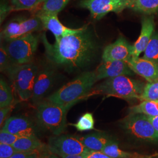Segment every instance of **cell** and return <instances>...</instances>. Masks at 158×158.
<instances>
[{
	"label": "cell",
	"instance_id": "603a6c76",
	"mask_svg": "<svg viewBox=\"0 0 158 158\" xmlns=\"http://www.w3.org/2000/svg\"><path fill=\"white\" fill-rule=\"evenodd\" d=\"M14 102L11 88L4 79L0 80V108L8 107Z\"/></svg>",
	"mask_w": 158,
	"mask_h": 158
},
{
	"label": "cell",
	"instance_id": "2e32d148",
	"mask_svg": "<svg viewBox=\"0 0 158 158\" xmlns=\"http://www.w3.org/2000/svg\"><path fill=\"white\" fill-rule=\"evenodd\" d=\"M54 81V72L50 68H44L39 70L34 85L31 100L35 105L43 100L50 90Z\"/></svg>",
	"mask_w": 158,
	"mask_h": 158
},
{
	"label": "cell",
	"instance_id": "4fadbf2b",
	"mask_svg": "<svg viewBox=\"0 0 158 158\" xmlns=\"http://www.w3.org/2000/svg\"><path fill=\"white\" fill-rule=\"evenodd\" d=\"M36 15L40 18L44 29H48L55 36V39L81 31L85 26L80 28H70L63 25L58 19L57 14H51L40 10Z\"/></svg>",
	"mask_w": 158,
	"mask_h": 158
},
{
	"label": "cell",
	"instance_id": "8fae6325",
	"mask_svg": "<svg viewBox=\"0 0 158 158\" xmlns=\"http://www.w3.org/2000/svg\"><path fill=\"white\" fill-rule=\"evenodd\" d=\"M133 46L122 36L113 44L107 46L103 51L102 61L121 60L127 62L132 57Z\"/></svg>",
	"mask_w": 158,
	"mask_h": 158
},
{
	"label": "cell",
	"instance_id": "f546056e",
	"mask_svg": "<svg viewBox=\"0 0 158 158\" xmlns=\"http://www.w3.org/2000/svg\"><path fill=\"white\" fill-rule=\"evenodd\" d=\"M19 137L12 134L10 132L1 130L0 132V143L12 145Z\"/></svg>",
	"mask_w": 158,
	"mask_h": 158
},
{
	"label": "cell",
	"instance_id": "83f0119b",
	"mask_svg": "<svg viewBox=\"0 0 158 158\" xmlns=\"http://www.w3.org/2000/svg\"><path fill=\"white\" fill-rule=\"evenodd\" d=\"M139 100L142 102L158 100V80L145 85Z\"/></svg>",
	"mask_w": 158,
	"mask_h": 158
},
{
	"label": "cell",
	"instance_id": "9c48e42d",
	"mask_svg": "<svg viewBox=\"0 0 158 158\" xmlns=\"http://www.w3.org/2000/svg\"><path fill=\"white\" fill-rule=\"evenodd\" d=\"M132 0H82L81 7L88 10L91 16L95 19H100L110 12L120 13L130 8Z\"/></svg>",
	"mask_w": 158,
	"mask_h": 158
},
{
	"label": "cell",
	"instance_id": "ffe728a7",
	"mask_svg": "<svg viewBox=\"0 0 158 158\" xmlns=\"http://www.w3.org/2000/svg\"><path fill=\"white\" fill-rule=\"evenodd\" d=\"M102 152L114 158H149V156L142 155L138 153L129 152L121 149L118 143L113 139L105 146Z\"/></svg>",
	"mask_w": 158,
	"mask_h": 158
},
{
	"label": "cell",
	"instance_id": "1f68e13d",
	"mask_svg": "<svg viewBox=\"0 0 158 158\" xmlns=\"http://www.w3.org/2000/svg\"><path fill=\"white\" fill-rule=\"evenodd\" d=\"M13 11L12 6H10L7 2H1L0 6V23L1 24L5 20L6 17L8 15L10 12Z\"/></svg>",
	"mask_w": 158,
	"mask_h": 158
},
{
	"label": "cell",
	"instance_id": "277c9868",
	"mask_svg": "<svg viewBox=\"0 0 158 158\" xmlns=\"http://www.w3.org/2000/svg\"><path fill=\"white\" fill-rule=\"evenodd\" d=\"M36 106L38 123L54 135L62 134L67 126L66 115L70 108L47 99L40 102Z\"/></svg>",
	"mask_w": 158,
	"mask_h": 158
},
{
	"label": "cell",
	"instance_id": "6da1fadb",
	"mask_svg": "<svg viewBox=\"0 0 158 158\" xmlns=\"http://www.w3.org/2000/svg\"><path fill=\"white\" fill-rule=\"evenodd\" d=\"M42 41L46 56L57 65L70 68L85 66L90 62L96 51V44L87 26L76 34L55 39L49 43L45 35Z\"/></svg>",
	"mask_w": 158,
	"mask_h": 158
},
{
	"label": "cell",
	"instance_id": "8992f818",
	"mask_svg": "<svg viewBox=\"0 0 158 158\" xmlns=\"http://www.w3.org/2000/svg\"><path fill=\"white\" fill-rule=\"evenodd\" d=\"M38 45V40L33 33L6 41L4 46L14 64L22 65L32 63Z\"/></svg>",
	"mask_w": 158,
	"mask_h": 158
},
{
	"label": "cell",
	"instance_id": "d4e9b609",
	"mask_svg": "<svg viewBox=\"0 0 158 158\" xmlns=\"http://www.w3.org/2000/svg\"><path fill=\"white\" fill-rule=\"evenodd\" d=\"M70 0H46L40 11L57 14L68 5Z\"/></svg>",
	"mask_w": 158,
	"mask_h": 158
},
{
	"label": "cell",
	"instance_id": "7c38bea8",
	"mask_svg": "<svg viewBox=\"0 0 158 158\" xmlns=\"http://www.w3.org/2000/svg\"><path fill=\"white\" fill-rule=\"evenodd\" d=\"M94 72L97 81L119 76H132L134 73L127 63L121 60L102 61Z\"/></svg>",
	"mask_w": 158,
	"mask_h": 158
},
{
	"label": "cell",
	"instance_id": "836d02e7",
	"mask_svg": "<svg viewBox=\"0 0 158 158\" xmlns=\"http://www.w3.org/2000/svg\"><path fill=\"white\" fill-rule=\"evenodd\" d=\"M82 155L84 158H114L105 154L102 151H88Z\"/></svg>",
	"mask_w": 158,
	"mask_h": 158
},
{
	"label": "cell",
	"instance_id": "d6a6232c",
	"mask_svg": "<svg viewBox=\"0 0 158 158\" xmlns=\"http://www.w3.org/2000/svg\"><path fill=\"white\" fill-rule=\"evenodd\" d=\"M40 153L37 151L17 152L10 158H40Z\"/></svg>",
	"mask_w": 158,
	"mask_h": 158
},
{
	"label": "cell",
	"instance_id": "d6986e66",
	"mask_svg": "<svg viewBox=\"0 0 158 158\" xmlns=\"http://www.w3.org/2000/svg\"><path fill=\"white\" fill-rule=\"evenodd\" d=\"M12 146L19 152L37 151L42 153L48 150V147H46L36 136L19 137Z\"/></svg>",
	"mask_w": 158,
	"mask_h": 158
},
{
	"label": "cell",
	"instance_id": "44dd1931",
	"mask_svg": "<svg viewBox=\"0 0 158 158\" xmlns=\"http://www.w3.org/2000/svg\"><path fill=\"white\" fill-rule=\"evenodd\" d=\"M130 9L148 15L158 12V0H132Z\"/></svg>",
	"mask_w": 158,
	"mask_h": 158
},
{
	"label": "cell",
	"instance_id": "e575fe53",
	"mask_svg": "<svg viewBox=\"0 0 158 158\" xmlns=\"http://www.w3.org/2000/svg\"><path fill=\"white\" fill-rule=\"evenodd\" d=\"M14 104H13L11 106L1 108L0 109V125L2 127L4 123L7 119V116L8 115L9 113L11 112L12 108L14 106Z\"/></svg>",
	"mask_w": 158,
	"mask_h": 158
},
{
	"label": "cell",
	"instance_id": "cb8c5ba5",
	"mask_svg": "<svg viewBox=\"0 0 158 158\" xmlns=\"http://www.w3.org/2000/svg\"><path fill=\"white\" fill-rule=\"evenodd\" d=\"M94 123L95 122L93 114L86 113L79 118L76 123L70 124V125L73 126L78 131L85 132L94 130Z\"/></svg>",
	"mask_w": 158,
	"mask_h": 158
},
{
	"label": "cell",
	"instance_id": "52a82bcc",
	"mask_svg": "<svg viewBox=\"0 0 158 158\" xmlns=\"http://www.w3.org/2000/svg\"><path fill=\"white\" fill-rule=\"evenodd\" d=\"M121 123L125 131L138 138L151 141L158 139V132L146 115L129 114Z\"/></svg>",
	"mask_w": 158,
	"mask_h": 158
},
{
	"label": "cell",
	"instance_id": "e0dca14e",
	"mask_svg": "<svg viewBox=\"0 0 158 158\" xmlns=\"http://www.w3.org/2000/svg\"><path fill=\"white\" fill-rule=\"evenodd\" d=\"M154 18L145 17L142 21L141 34L133 45V57H139L142 52L145 51L152 36L155 29Z\"/></svg>",
	"mask_w": 158,
	"mask_h": 158
},
{
	"label": "cell",
	"instance_id": "4316f807",
	"mask_svg": "<svg viewBox=\"0 0 158 158\" xmlns=\"http://www.w3.org/2000/svg\"><path fill=\"white\" fill-rule=\"evenodd\" d=\"M46 0H11L13 11L35 9Z\"/></svg>",
	"mask_w": 158,
	"mask_h": 158
},
{
	"label": "cell",
	"instance_id": "484cf974",
	"mask_svg": "<svg viewBox=\"0 0 158 158\" xmlns=\"http://www.w3.org/2000/svg\"><path fill=\"white\" fill-rule=\"evenodd\" d=\"M143 57L158 63V34H153L144 51Z\"/></svg>",
	"mask_w": 158,
	"mask_h": 158
},
{
	"label": "cell",
	"instance_id": "5b68a950",
	"mask_svg": "<svg viewBox=\"0 0 158 158\" xmlns=\"http://www.w3.org/2000/svg\"><path fill=\"white\" fill-rule=\"evenodd\" d=\"M38 72V68L31 63L22 65L15 64L7 73L21 100L28 101L31 99Z\"/></svg>",
	"mask_w": 158,
	"mask_h": 158
},
{
	"label": "cell",
	"instance_id": "5bb4252c",
	"mask_svg": "<svg viewBox=\"0 0 158 158\" xmlns=\"http://www.w3.org/2000/svg\"><path fill=\"white\" fill-rule=\"evenodd\" d=\"M127 64L135 73L147 80L149 83L158 80V63L150 60L139 57H132Z\"/></svg>",
	"mask_w": 158,
	"mask_h": 158
},
{
	"label": "cell",
	"instance_id": "8d00e7d4",
	"mask_svg": "<svg viewBox=\"0 0 158 158\" xmlns=\"http://www.w3.org/2000/svg\"><path fill=\"white\" fill-rule=\"evenodd\" d=\"M40 158H60L56 154H55L49 151L43 154V155Z\"/></svg>",
	"mask_w": 158,
	"mask_h": 158
},
{
	"label": "cell",
	"instance_id": "ac0fdd59",
	"mask_svg": "<svg viewBox=\"0 0 158 158\" xmlns=\"http://www.w3.org/2000/svg\"><path fill=\"white\" fill-rule=\"evenodd\" d=\"M79 139L87 149L94 151H102L105 146L113 140L101 132L91 133L80 137Z\"/></svg>",
	"mask_w": 158,
	"mask_h": 158
},
{
	"label": "cell",
	"instance_id": "3957f363",
	"mask_svg": "<svg viewBox=\"0 0 158 158\" xmlns=\"http://www.w3.org/2000/svg\"><path fill=\"white\" fill-rule=\"evenodd\" d=\"M145 85L141 81L131 79L127 76L106 79L93 87L87 97L94 95H103L106 97H114L125 100L140 99Z\"/></svg>",
	"mask_w": 158,
	"mask_h": 158
},
{
	"label": "cell",
	"instance_id": "4dcf8cb0",
	"mask_svg": "<svg viewBox=\"0 0 158 158\" xmlns=\"http://www.w3.org/2000/svg\"><path fill=\"white\" fill-rule=\"evenodd\" d=\"M17 152L12 145L0 143V158H10Z\"/></svg>",
	"mask_w": 158,
	"mask_h": 158
},
{
	"label": "cell",
	"instance_id": "ba28073f",
	"mask_svg": "<svg viewBox=\"0 0 158 158\" xmlns=\"http://www.w3.org/2000/svg\"><path fill=\"white\" fill-rule=\"evenodd\" d=\"M44 29L42 23L36 15L29 18H17L6 25L1 32V38L7 41Z\"/></svg>",
	"mask_w": 158,
	"mask_h": 158
},
{
	"label": "cell",
	"instance_id": "7402d4cb",
	"mask_svg": "<svg viewBox=\"0 0 158 158\" xmlns=\"http://www.w3.org/2000/svg\"><path fill=\"white\" fill-rule=\"evenodd\" d=\"M129 114H142L147 116L158 115V107L155 101H142L129 109Z\"/></svg>",
	"mask_w": 158,
	"mask_h": 158
},
{
	"label": "cell",
	"instance_id": "d590c367",
	"mask_svg": "<svg viewBox=\"0 0 158 158\" xmlns=\"http://www.w3.org/2000/svg\"><path fill=\"white\" fill-rule=\"evenodd\" d=\"M148 118L149 119V120L150 121V122L152 123L153 127L155 128V129L156 130V131L158 132V115L157 116H148Z\"/></svg>",
	"mask_w": 158,
	"mask_h": 158
},
{
	"label": "cell",
	"instance_id": "f35d334b",
	"mask_svg": "<svg viewBox=\"0 0 158 158\" xmlns=\"http://www.w3.org/2000/svg\"><path fill=\"white\" fill-rule=\"evenodd\" d=\"M156 102V104H157V106H158V100H156V101H155Z\"/></svg>",
	"mask_w": 158,
	"mask_h": 158
},
{
	"label": "cell",
	"instance_id": "f1b7e54d",
	"mask_svg": "<svg viewBox=\"0 0 158 158\" xmlns=\"http://www.w3.org/2000/svg\"><path fill=\"white\" fill-rule=\"evenodd\" d=\"M15 64L12 62L4 46L1 45L0 48V70L1 72L8 73Z\"/></svg>",
	"mask_w": 158,
	"mask_h": 158
},
{
	"label": "cell",
	"instance_id": "30bf717a",
	"mask_svg": "<svg viewBox=\"0 0 158 158\" xmlns=\"http://www.w3.org/2000/svg\"><path fill=\"white\" fill-rule=\"evenodd\" d=\"M47 147L49 152L56 155H83L89 151L79 138L62 134L50 137Z\"/></svg>",
	"mask_w": 158,
	"mask_h": 158
},
{
	"label": "cell",
	"instance_id": "9a60e30c",
	"mask_svg": "<svg viewBox=\"0 0 158 158\" xmlns=\"http://www.w3.org/2000/svg\"><path fill=\"white\" fill-rule=\"evenodd\" d=\"M1 130L19 137L36 136L32 121L23 116H13L6 119Z\"/></svg>",
	"mask_w": 158,
	"mask_h": 158
},
{
	"label": "cell",
	"instance_id": "7a4b0ae2",
	"mask_svg": "<svg viewBox=\"0 0 158 158\" xmlns=\"http://www.w3.org/2000/svg\"><path fill=\"white\" fill-rule=\"evenodd\" d=\"M97 80L95 72H87L64 85L46 99L51 102L70 108L77 102L86 99Z\"/></svg>",
	"mask_w": 158,
	"mask_h": 158
},
{
	"label": "cell",
	"instance_id": "74e56055",
	"mask_svg": "<svg viewBox=\"0 0 158 158\" xmlns=\"http://www.w3.org/2000/svg\"><path fill=\"white\" fill-rule=\"evenodd\" d=\"M61 158H84L82 155H57Z\"/></svg>",
	"mask_w": 158,
	"mask_h": 158
}]
</instances>
